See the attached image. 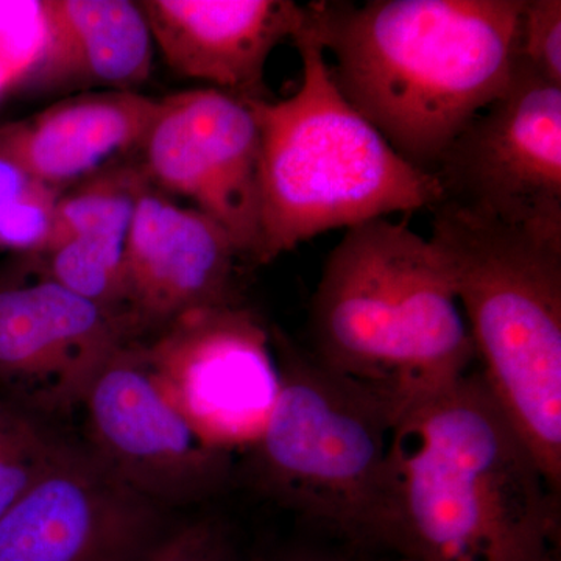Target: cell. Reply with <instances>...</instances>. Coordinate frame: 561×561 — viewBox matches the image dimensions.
<instances>
[{"mask_svg":"<svg viewBox=\"0 0 561 561\" xmlns=\"http://www.w3.org/2000/svg\"><path fill=\"white\" fill-rule=\"evenodd\" d=\"M560 497L478 368L398 421L373 548L401 561H561Z\"/></svg>","mask_w":561,"mask_h":561,"instance_id":"1","label":"cell"},{"mask_svg":"<svg viewBox=\"0 0 561 561\" xmlns=\"http://www.w3.org/2000/svg\"><path fill=\"white\" fill-rule=\"evenodd\" d=\"M523 0L305 5L301 31L332 80L404 160L434 172L449 144L507 90Z\"/></svg>","mask_w":561,"mask_h":561,"instance_id":"2","label":"cell"},{"mask_svg":"<svg viewBox=\"0 0 561 561\" xmlns=\"http://www.w3.org/2000/svg\"><path fill=\"white\" fill-rule=\"evenodd\" d=\"M312 348L330 370L404 413L474 370V345L437 251L405 221L348 228L311 305Z\"/></svg>","mask_w":561,"mask_h":561,"instance_id":"3","label":"cell"},{"mask_svg":"<svg viewBox=\"0 0 561 561\" xmlns=\"http://www.w3.org/2000/svg\"><path fill=\"white\" fill-rule=\"evenodd\" d=\"M301 84L284 101H251L261 130V250L268 264L300 243L390 214L434 209V173L404 160L343 98L317 41L294 36Z\"/></svg>","mask_w":561,"mask_h":561,"instance_id":"4","label":"cell"},{"mask_svg":"<svg viewBox=\"0 0 561 561\" xmlns=\"http://www.w3.org/2000/svg\"><path fill=\"white\" fill-rule=\"evenodd\" d=\"M432 213L483 381L561 493V241L446 203Z\"/></svg>","mask_w":561,"mask_h":561,"instance_id":"5","label":"cell"},{"mask_svg":"<svg viewBox=\"0 0 561 561\" xmlns=\"http://www.w3.org/2000/svg\"><path fill=\"white\" fill-rule=\"evenodd\" d=\"M279 391L247 479L280 507L373 548L389 496L398 416L381 398L272 332Z\"/></svg>","mask_w":561,"mask_h":561,"instance_id":"6","label":"cell"},{"mask_svg":"<svg viewBox=\"0 0 561 561\" xmlns=\"http://www.w3.org/2000/svg\"><path fill=\"white\" fill-rule=\"evenodd\" d=\"M81 445L117 481L165 511L208 504L238 478L162 391L146 342L122 343L88 387Z\"/></svg>","mask_w":561,"mask_h":561,"instance_id":"7","label":"cell"},{"mask_svg":"<svg viewBox=\"0 0 561 561\" xmlns=\"http://www.w3.org/2000/svg\"><path fill=\"white\" fill-rule=\"evenodd\" d=\"M432 173L440 203L561 241V87L516 66Z\"/></svg>","mask_w":561,"mask_h":561,"instance_id":"8","label":"cell"},{"mask_svg":"<svg viewBox=\"0 0 561 561\" xmlns=\"http://www.w3.org/2000/svg\"><path fill=\"white\" fill-rule=\"evenodd\" d=\"M144 342L162 391L203 440L231 456L256 445L280 383L256 313L241 302L198 309Z\"/></svg>","mask_w":561,"mask_h":561,"instance_id":"9","label":"cell"},{"mask_svg":"<svg viewBox=\"0 0 561 561\" xmlns=\"http://www.w3.org/2000/svg\"><path fill=\"white\" fill-rule=\"evenodd\" d=\"M138 151L151 186L190 198L257 262L261 130L251 101L214 88L161 99Z\"/></svg>","mask_w":561,"mask_h":561,"instance_id":"10","label":"cell"},{"mask_svg":"<svg viewBox=\"0 0 561 561\" xmlns=\"http://www.w3.org/2000/svg\"><path fill=\"white\" fill-rule=\"evenodd\" d=\"M130 341L127 321L41 271L0 278V394L44 419L79 412L103 362Z\"/></svg>","mask_w":561,"mask_h":561,"instance_id":"11","label":"cell"},{"mask_svg":"<svg viewBox=\"0 0 561 561\" xmlns=\"http://www.w3.org/2000/svg\"><path fill=\"white\" fill-rule=\"evenodd\" d=\"M173 526L79 442L0 518V561H133Z\"/></svg>","mask_w":561,"mask_h":561,"instance_id":"12","label":"cell"},{"mask_svg":"<svg viewBox=\"0 0 561 561\" xmlns=\"http://www.w3.org/2000/svg\"><path fill=\"white\" fill-rule=\"evenodd\" d=\"M228 232L157 187L136 202L125 249L128 316L138 334L154 335L184 313L238 305L236 261Z\"/></svg>","mask_w":561,"mask_h":561,"instance_id":"13","label":"cell"},{"mask_svg":"<svg viewBox=\"0 0 561 561\" xmlns=\"http://www.w3.org/2000/svg\"><path fill=\"white\" fill-rule=\"evenodd\" d=\"M151 38L180 76L245 101H267L265 65L294 38L305 5L289 0H144Z\"/></svg>","mask_w":561,"mask_h":561,"instance_id":"14","label":"cell"},{"mask_svg":"<svg viewBox=\"0 0 561 561\" xmlns=\"http://www.w3.org/2000/svg\"><path fill=\"white\" fill-rule=\"evenodd\" d=\"M158 101L135 91H88L0 127V153L61 192L138 151Z\"/></svg>","mask_w":561,"mask_h":561,"instance_id":"15","label":"cell"},{"mask_svg":"<svg viewBox=\"0 0 561 561\" xmlns=\"http://www.w3.org/2000/svg\"><path fill=\"white\" fill-rule=\"evenodd\" d=\"M47 44L24 83L41 90L133 91L149 79L153 38L139 3L44 0Z\"/></svg>","mask_w":561,"mask_h":561,"instance_id":"16","label":"cell"},{"mask_svg":"<svg viewBox=\"0 0 561 561\" xmlns=\"http://www.w3.org/2000/svg\"><path fill=\"white\" fill-rule=\"evenodd\" d=\"M130 225H106L73 236L41 254L44 260L41 272L72 294L116 313L135 331L128 316L125 278Z\"/></svg>","mask_w":561,"mask_h":561,"instance_id":"17","label":"cell"},{"mask_svg":"<svg viewBox=\"0 0 561 561\" xmlns=\"http://www.w3.org/2000/svg\"><path fill=\"white\" fill-rule=\"evenodd\" d=\"M77 446L57 421L0 394V518Z\"/></svg>","mask_w":561,"mask_h":561,"instance_id":"18","label":"cell"},{"mask_svg":"<svg viewBox=\"0 0 561 561\" xmlns=\"http://www.w3.org/2000/svg\"><path fill=\"white\" fill-rule=\"evenodd\" d=\"M46 44L44 0H0V68L13 84L31 76Z\"/></svg>","mask_w":561,"mask_h":561,"instance_id":"19","label":"cell"},{"mask_svg":"<svg viewBox=\"0 0 561 561\" xmlns=\"http://www.w3.org/2000/svg\"><path fill=\"white\" fill-rule=\"evenodd\" d=\"M133 561H245L230 523L208 513L175 524L165 537Z\"/></svg>","mask_w":561,"mask_h":561,"instance_id":"20","label":"cell"},{"mask_svg":"<svg viewBox=\"0 0 561 561\" xmlns=\"http://www.w3.org/2000/svg\"><path fill=\"white\" fill-rule=\"evenodd\" d=\"M516 66L561 87L560 0H523Z\"/></svg>","mask_w":561,"mask_h":561,"instance_id":"21","label":"cell"},{"mask_svg":"<svg viewBox=\"0 0 561 561\" xmlns=\"http://www.w3.org/2000/svg\"><path fill=\"white\" fill-rule=\"evenodd\" d=\"M60 192L38 183L0 216V249L39 256L49 242Z\"/></svg>","mask_w":561,"mask_h":561,"instance_id":"22","label":"cell"},{"mask_svg":"<svg viewBox=\"0 0 561 561\" xmlns=\"http://www.w3.org/2000/svg\"><path fill=\"white\" fill-rule=\"evenodd\" d=\"M20 164L0 153V216L38 184Z\"/></svg>","mask_w":561,"mask_h":561,"instance_id":"23","label":"cell"},{"mask_svg":"<svg viewBox=\"0 0 561 561\" xmlns=\"http://www.w3.org/2000/svg\"><path fill=\"white\" fill-rule=\"evenodd\" d=\"M272 561H353L346 556L337 552L319 551V549H306V551H297L279 557Z\"/></svg>","mask_w":561,"mask_h":561,"instance_id":"24","label":"cell"},{"mask_svg":"<svg viewBox=\"0 0 561 561\" xmlns=\"http://www.w3.org/2000/svg\"><path fill=\"white\" fill-rule=\"evenodd\" d=\"M10 87H13V81H11L9 73L0 68V94H3V91L9 90Z\"/></svg>","mask_w":561,"mask_h":561,"instance_id":"25","label":"cell"}]
</instances>
